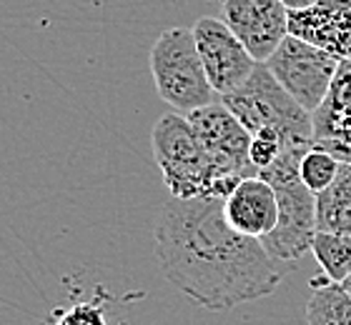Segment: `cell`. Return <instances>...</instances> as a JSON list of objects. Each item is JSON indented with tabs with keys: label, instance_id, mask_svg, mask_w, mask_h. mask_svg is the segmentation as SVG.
Returning a JSON list of instances; mask_svg holds the SVG:
<instances>
[{
	"label": "cell",
	"instance_id": "5bb4252c",
	"mask_svg": "<svg viewBox=\"0 0 351 325\" xmlns=\"http://www.w3.org/2000/svg\"><path fill=\"white\" fill-rule=\"evenodd\" d=\"M308 325H351V296L326 278L314 281V293L306 303Z\"/></svg>",
	"mask_w": 351,
	"mask_h": 325
},
{
	"label": "cell",
	"instance_id": "52a82bcc",
	"mask_svg": "<svg viewBox=\"0 0 351 325\" xmlns=\"http://www.w3.org/2000/svg\"><path fill=\"white\" fill-rule=\"evenodd\" d=\"M263 65L271 70L278 86L306 113L314 116L334 86L341 60L304 43L299 38L289 36Z\"/></svg>",
	"mask_w": 351,
	"mask_h": 325
},
{
	"label": "cell",
	"instance_id": "8fae6325",
	"mask_svg": "<svg viewBox=\"0 0 351 325\" xmlns=\"http://www.w3.org/2000/svg\"><path fill=\"white\" fill-rule=\"evenodd\" d=\"M311 118L316 148L351 166V60H341L326 101Z\"/></svg>",
	"mask_w": 351,
	"mask_h": 325
},
{
	"label": "cell",
	"instance_id": "4fadbf2b",
	"mask_svg": "<svg viewBox=\"0 0 351 325\" xmlns=\"http://www.w3.org/2000/svg\"><path fill=\"white\" fill-rule=\"evenodd\" d=\"M316 228L319 233L351 235V166L341 163L337 181L316 195Z\"/></svg>",
	"mask_w": 351,
	"mask_h": 325
},
{
	"label": "cell",
	"instance_id": "30bf717a",
	"mask_svg": "<svg viewBox=\"0 0 351 325\" xmlns=\"http://www.w3.org/2000/svg\"><path fill=\"white\" fill-rule=\"evenodd\" d=\"M289 36L337 60H351V0H319L306 10L289 13Z\"/></svg>",
	"mask_w": 351,
	"mask_h": 325
},
{
	"label": "cell",
	"instance_id": "277c9868",
	"mask_svg": "<svg viewBox=\"0 0 351 325\" xmlns=\"http://www.w3.org/2000/svg\"><path fill=\"white\" fill-rule=\"evenodd\" d=\"M156 166L171 198L193 200V198H216V175L204 145L198 140L191 120L181 113H166L156 120L151 130Z\"/></svg>",
	"mask_w": 351,
	"mask_h": 325
},
{
	"label": "cell",
	"instance_id": "7c38bea8",
	"mask_svg": "<svg viewBox=\"0 0 351 325\" xmlns=\"http://www.w3.org/2000/svg\"><path fill=\"white\" fill-rule=\"evenodd\" d=\"M223 218L236 233L263 240L278 223L276 193L261 178H246L223 200Z\"/></svg>",
	"mask_w": 351,
	"mask_h": 325
},
{
	"label": "cell",
	"instance_id": "8992f818",
	"mask_svg": "<svg viewBox=\"0 0 351 325\" xmlns=\"http://www.w3.org/2000/svg\"><path fill=\"white\" fill-rule=\"evenodd\" d=\"M186 118L211 160L219 200H226L231 190L246 178H258V170L251 166V133L223 103H211Z\"/></svg>",
	"mask_w": 351,
	"mask_h": 325
},
{
	"label": "cell",
	"instance_id": "3957f363",
	"mask_svg": "<svg viewBox=\"0 0 351 325\" xmlns=\"http://www.w3.org/2000/svg\"><path fill=\"white\" fill-rule=\"evenodd\" d=\"M306 153L289 151L271 168L261 170L258 178L266 181L276 193L278 223L261 240L266 253L276 263H293L311 250L316 233V195L301 183L299 166Z\"/></svg>",
	"mask_w": 351,
	"mask_h": 325
},
{
	"label": "cell",
	"instance_id": "9c48e42d",
	"mask_svg": "<svg viewBox=\"0 0 351 325\" xmlns=\"http://www.w3.org/2000/svg\"><path fill=\"white\" fill-rule=\"evenodd\" d=\"M221 21L256 63H266L289 38V10L281 0H223Z\"/></svg>",
	"mask_w": 351,
	"mask_h": 325
},
{
	"label": "cell",
	"instance_id": "ba28073f",
	"mask_svg": "<svg viewBox=\"0 0 351 325\" xmlns=\"http://www.w3.org/2000/svg\"><path fill=\"white\" fill-rule=\"evenodd\" d=\"M191 30L213 93L223 98L239 90L258 65L241 45V40L228 30L221 18H198Z\"/></svg>",
	"mask_w": 351,
	"mask_h": 325
},
{
	"label": "cell",
	"instance_id": "5b68a950",
	"mask_svg": "<svg viewBox=\"0 0 351 325\" xmlns=\"http://www.w3.org/2000/svg\"><path fill=\"white\" fill-rule=\"evenodd\" d=\"M151 75L156 93L173 113L191 116L213 103L216 93L206 78L191 28H169L158 36L151 48Z\"/></svg>",
	"mask_w": 351,
	"mask_h": 325
},
{
	"label": "cell",
	"instance_id": "7a4b0ae2",
	"mask_svg": "<svg viewBox=\"0 0 351 325\" xmlns=\"http://www.w3.org/2000/svg\"><path fill=\"white\" fill-rule=\"evenodd\" d=\"M236 116V120L251 135L258 130H276L284 138L286 151L308 153L314 148V118L301 108L263 63H258L251 78L239 90L221 98Z\"/></svg>",
	"mask_w": 351,
	"mask_h": 325
},
{
	"label": "cell",
	"instance_id": "e0dca14e",
	"mask_svg": "<svg viewBox=\"0 0 351 325\" xmlns=\"http://www.w3.org/2000/svg\"><path fill=\"white\" fill-rule=\"evenodd\" d=\"M51 325H108L106 313L98 305V300H81L68 308L56 311V318Z\"/></svg>",
	"mask_w": 351,
	"mask_h": 325
},
{
	"label": "cell",
	"instance_id": "9a60e30c",
	"mask_svg": "<svg viewBox=\"0 0 351 325\" xmlns=\"http://www.w3.org/2000/svg\"><path fill=\"white\" fill-rule=\"evenodd\" d=\"M311 253L322 265L324 278L334 285H341L351 275V235L339 233H316Z\"/></svg>",
	"mask_w": 351,
	"mask_h": 325
},
{
	"label": "cell",
	"instance_id": "d6986e66",
	"mask_svg": "<svg viewBox=\"0 0 351 325\" xmlns=\"http://www.w3.org/2000/svg\"><path fill=\"white\" fill-rule=\"evenodd\" d=\"M341 288H344L346 293H349V296H351V275H349V278H346L344 283H341Z\"/></svg>",
	"mask_w": 351,
	"mask_h": 325
},
{
	"label": "cell",
	"instance_id": "2e32d148",
	"mask_svg": "<svg viewBox=\"0 0 351 325\" xmlns=\"http://www.w3.org/2000/svg\"><path fill=\"white\" fill-rule=\"evenodd\" d=\"M339 168H341V163H339L331 153L322 151V148H316L314 145V148L301 158L299 178H301V183L311 190V193L322 195L324 190L329 188L331 183L337 181Z\"/></svg>",
	"mask_w": 351,
	"mask_h": 325
},
{
	"label": "cell",
	"instance_id": "6da1fadb",
	"mask_svg": "<svg viewBox=\"0 0 351 325\" xmlns=\"http://www.w3.org/2000/svg\"><path fill=\"white\" fill-rule=\"evenodd\" d=\"M154 235L163 278L206 311H231L269 298L284 278L261 240L246 238L226 223L223 200L216 198H169Z\"/></svg>",
	"mask_w": 351,
	"mask_h": 325
},
{
	"label": "cell",
	"instance_id": "ac0fdd59",
	"mask_svg": "<svg viewBox=\"0 0 351 325\" xmlns=\"http://www.w3.org/2000/svg\"><path fill=\"white\" fill-rule=\"evenodd\" d=\"M281 3H284V8L289 13H296V10H306V8L316 5L319 0H281Z\"/></svg>",
	"mask_w": 351,
	"mask_h": 325
}]
</instances>
